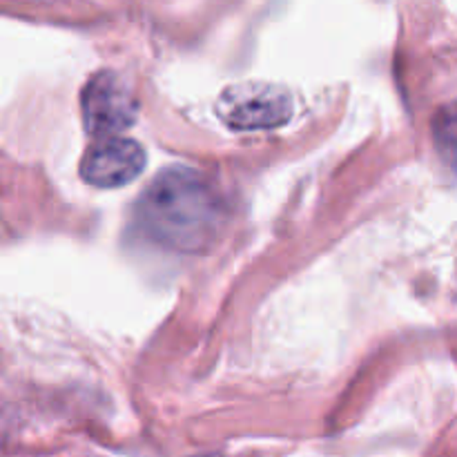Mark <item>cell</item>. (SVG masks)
Returning <instances> with one entry per match:
<instances>
[{
    "label": "cell",
    "instance_id": "obj_1",
    "mask_svg": "<svg viewBox=\"0 0 457 457\" xmlns=\"http://www.w3.org/2000/svg\"><path fill=\"white\" fill-rule=\"evenodd\" d=\"M221 217L223 205L208 179L183 165L165 168L137 204L138 228L159 245L179 253L208 248Z\"/></svg>",
    "mask_w": 457,
    "mask_h": 457
},
{
    "label": "cell",
    "instance_id": "obj_2",
    "mask_svg": "<svg viewBox=\"0 0 457 457\" xmlns=\"http://www.w3.org/2000/svg\"><path fill=\"white\" fill-rule=\"evenodd\" d=\"M293 96L270 83H244L219 96L217 114L230 129H272L293 119Z\"/></svg>",
    "mask_w": 457,
    "mask_h": 457
},
{
    "label": "cell",
    "instance_id": "obj_3",
    "mask_svg": "<svg viewBox=\"0 0 457 457\" xmlns=\"http://www.w3.org/2000/svg\"><path fill=\"white\" fill-rule=\"evenodd\" d=\"M80 114L87 134L103 141L132 128L138 101L119 74L105 70L94 74L80 92Z\"/></svg>",
    "mask_w": 457,
    "mask_h": 457
},
{
    "label": "cell",
    "instance_id": "obj_4",
    "mask_svg": "<svg viewBox=\"0 0 457 457\" xmlns=\"http://www.w3.org/2000/svg\"><path fill=\"white\" fill-rule=\"evenodd\" d=\"M147 154L141 143L132 138H103L85 152L80 161V177L85 183L103 190L123 187L141 177Z\"/></svg>",
    "mask_w": 457,
    "mask_h": 457
},
{
    "label": "cell",
    "instance_id": "obj_5",
    "mask_svg": "<svg viewBox=\"0 0 457 457\" xmlns=\"http://www.w3.org/2000/svg\"><path fill=\"white\" fill-rule=\"evenodd\" d=\"M433 132H436L437 147L445 152L446 161L451 163V159H453V145H455V116H453V110H451V107L440 110V114L436 116Z\"/></svg>",
    "mask_w": 457,
    "mask_h": 457
},
{
    "label": "cell",
    "instance_id": "obj_6",
    "mask_svg": "<svg viewBox=\"0 0 457 457\" xmlns=\"http://www.w3.org/2000/svg\"><path fill=\"white\" fill-rule=\"evenodd\" d=\"M196 457H221V455H214V453H210V455H196Z\"/></svg>",
    "mask_w": 457,
    "mask_h": 457
}]
</instances>
